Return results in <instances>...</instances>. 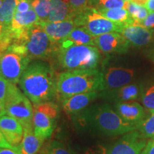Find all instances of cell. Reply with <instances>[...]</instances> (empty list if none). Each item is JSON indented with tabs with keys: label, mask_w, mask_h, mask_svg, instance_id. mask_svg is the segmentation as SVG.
Returning a JSON list of instances; mask_svg holds the SVG:
<instances>
[{
	"label": "cell",
	"mask_w": 154,
	"mask_h": 154,
	"mask_svg": "<svg viewBox=\"0 0 154 154\" xmlns=\"http://www.w3.org/2000/svg\"><path fill=\"white\" fill-rule=\"evenodd\" d=\"M57 75L47 63L35 61L25 69L19 85L24 94L34 104L51 101L56 97Z\"/></svg>",
	"instance_id": "6da1fadb"
},
{
	"label": "cell",
	"mask_w": 154,
	"mask_h": 154,
	"mask_svg": "<svg viewBox=\"0 0 154 154\" xmlns=\"http://www.w3.org/2000/svg\"><path fill=\"white\" fill-rule=\"evenodd\" d=\"M75 121L81 126L92 127L106 136L126 134L138 129L141 123V121L132 122L124 120L107 104L90 108L83 112L81 111L76 114Z\"/></svg>",
	"instance_id": "7a4b0ae2"
},
{
	"label": "cell",
	"mask_w": 154,
	"mask_h": 154,
	"mask_svg": "<svg viewBox=\"0 0 154 154\" xmlns=\"http://www.w3.org/2000/svg\"><path fill=\"white\" fill-rule=\"evenodd\" d=\"M103 72L97 69L61 72L57 76L56 98L62 101L75 94L101 91Z\"/></svg>",
	"instance_id": "3957f363"
},
{
	"label": "cell",
	"mask_w": 154,
	"mask_h": 154,
	"mask_svg": "<svg viewBox=\"0 0 154 154\" xmlns=\"http://www.w3.org/2000/svg\"><path fill=\"white\" fill-rule=\"evenodd\" d=\"M54 57L66 72L96 69L100 61L99 49L89 45H59Z\"/></svg>",
	"instance_id": "277c9868"
},
{
	"label": "cell",
	"mask_w": 154,
	"mask_h": 154,
	"mask_svg": "<svg viewBox=\"0 0 154 154\" xmlns=\"http://www.w3.org/2000/svg\"><path fill=\"white\" fill-rule=\"evenodd\" d=\"M13 43L22 45L30 60L47 59L54 57L59 47V44L50 39L38 24L25 31Z\"/></svg>",
	"instance_id": "5b68a950"
},
{
	"label": "cell",
	"mask_w": 154,
	"mask_h": 154,
	"mask_svg": "<svg viewBox=\"0 0 154 154\" xmlns=\"http://www.w3.org/2000/svg\"><path fill=\"white\" fill-rule=\"evenodd\" d=\"M5 113L17 119L23 128L33 126L34 109L28 97L11 83L6 98Z\"/></svg>",
	"instance_id": "8992f818"
},
{
	"label": "cell",
	"mask_w": 154,
	"mask_h": 154,
	"mask_svg": "<svg viewBox=\"0 0 154 154\" xmlns=\"http://www.w3.org/2000/svg\"><path fill=\"white\" fill-rule=\"evenodd\" d=\"M77 26H83L94 36L110 32L121 33L126 24L113 22L100 14L96 9L88 8L74 18Z\"/></svg>",
	"instance_id": "52a82bcc"
},
{
	"label": "cell",
	"mask_w": 154,
	"mask_h": 154,
	"mask_svg": "<svg viewBox=\"0 0 154 154\" xmlns=\"http://www.w3.org/2000/svg\"><path fill=\"white\" fill-rule=\"evenodd\" d=\"M33 109L34 134L44 140L47 139L54 130L59 108L55 103L49 101L34 104Z\"/></svg>",
	"instance_id": "ba28073f"
},
{
	"label": "cell",
	"mask_w": 154,
	"mask_h": 154,
	"mask_svg": "<svg viewBox=\"0 0 154 154\" xmlns=\"http://www.w3.org/2000/svg\"><path fill=\"white\" fill-rule=\"evenodd\" d=\"M30 61L26 55L8 48L0 56V75L12 84H18Z\"/></svg>",
	"instance_id": "9c48e42d"
},
{
	"label": "cell",
	"mask_w": 154,
	"mask_h": 154,
	"mask_svg": "<svg viewBox=\"0 0 154 154\" xmlns=\"http://www.w3.org/2000/svg\"><path fill=\"white\" fill-rule=\"evenodd\" d=\"M146 138L135 130L124 135L120 139L107 148L101 147L103 154H141L145 147Z\"/></svg>",
	"instance_id": "30bf717a"
},
{
	"label": "cell",
	"mask_w": 154,
	"mask_h": 154,
	"mask_svg": "<svg viewBox=\"0 0 154 154\" xmlns=\"http://www.w3.org/2000/svg\"><path fill=\"white\" fill-rule=\"evenodd\" d=\"M95 47L105 54H124L128 51L130 43L119 32H110L94 36Z\"/></svg>",
	"instance_id": "8fae6325"
},
{
	"label": "cell",
	"mask_w": 154,
	"mask_h": 154,
	"mask_svg": "<svg viewBox=\"0 0 154 154\" xmlns=\"http://www.w3.org/2000/svg\"><path fill=\"white\" fill-rule=\"evenodd\" d=\"M134 76V69L123 67H109L105 72H103L102 91L116 89L127 85L131 82Z\"/></svg>",
	"instance_id": "7c38bea8"
},
{
	"label": "cell",
	"mask_w": 154,
	"mask_h": 154,
	"mask_svg": "<svg viewBox=\"0 0 154 154\" xmlns=\"http://www.w3.org/2000/svg\"><path fill=\"white\" fill-rule=\"evenodd\" d=\"M0 131L11 146L18 148L24 136V128L17 119L5 112L2 113L0 114Z\"/></svg>",
	"instance_id": "4fadbf2b"
},
{
	"label": "cell",
	"mask_w": 154,
	"mask_h": 154,
	"mask_svg": "<svg viewBox=\"0 0 154 154\" xmlns=\"http://www.w3.org/2000/svg\"><path fill=\"white\" fill-rule=\"evenodd\" d=\"M38 24L47 33L50 39L57 44H61L66 39L72 30L77 26L74 19L58 22L39 21Z\"/></svg>",
	"instance_id": "5bb4252c"
},
{
	"label": "cell",
	"mask_w": 154,
	"mask_h": 154,
	"mask_svg": "<svg viewBox=\"0 0 154 154\" xmlns=\"http://www.w3.org/2000/svg\"><path fill=\"white\" fill-rule=\"evenodd\" d=\"M99 96L98 91L75 94L61 101V107L65 113L76 115L84 110L87 106Z\"/></svg>",
	"instance_id": "9a60e30c"
},
{
	"label": "cell",
	"mask_w": 154,
	"mask_h": 154,
	"mask_svg": "<svg viewBox=\"0 0 154 154\" xmlns=\"http://www.w3.org/2000/svg\"><path fill=\"white\" fill-rule=\"evenodd\" d=\"M39 21L40 19L33 7L24 13L16 11L10 26L13 42L18 38L25 31L38 24Z\"/></svg>",
	"instance_id": "2e32d148"
},
{
	"label": "cell",
	"mask_w": 154,
	"mask_h": 154,
	"mask_svg": "<svg viewBox=\"0 0 154 154\" xmlns=\"http://www.w3.org/2000/svg\"><path fill=\"white\" fill-rule=\"evenodd\" d=\"M121 34L136 47L148 45L153 38L152 29L136 24H126Z\"/></svg>",
	"instance_id": "e0dca14e"
},
{
	"label": "cell",
	"mask_w": 154,
	"mask_h": 154,
	"mask_svg": "<svg viewBox=\"0 0 154 154\" xmlns=\"http://www.w3.org/2000/svg\"><path fill=\"white\" fill-rule=\"evenodd\" d=\"M140 93V87L136 84H127L116 89L102 91L101 97L118 102L128 101L136 99Z\"/></svg>",
	"instance_id": "ac0fdd59"
},
{
	"label": "cell",
	"mask_w": 154,
	"mask_h": 154,
	"mask_svg": "<svg viewBox=\"0 0 154 154\" xmlns=\"http://www.w3.org/2000/svg\"><path fill=\"white\" fill-rule=\"evenodd\" d=\"M51 11L47 22H62L74 19L76 17L69 0H51Z\"/></svg>",
	"instance_id": "d6986e66"
},
{
	"label": "cell",
	"mask_w": 154,
	"mask_h": 154,
	"mask_svg": "<svg viewBox=\"0 0 154 154\" xmlns=\"http://www.w3.org/2000/svg\"><path fill=\"white\" fill-rule=\"evenodd\" d=\"M115 110L124 120L138 122L143 120L145 116L143 107L138 102H118L115 105Z\"/></svg>",
	"instance_id": "ffe728a7"
},
{
	"label": "cell",
	"mask_w": 154,
	"mask_h": 154,
	"mask_svg": "<svg viewBox=\"0 0 154 154\" xmlns=\"http://www.w3.org/2000/svg\"><path fill=\"white\" fill-rule=\"evenodd\" d=\"M44 140L34 134L33 126L24 128V136L18 146L20 154H36L41 149Z\"/></svg>",
	"instance_id": "44dd1931"
},
{
	"label": "cell",
	"mask_w": 154,
	"mask_h": 154,
	"mask_svg": "<svg viewBox=\"0 0 154 154\" xmlns=\"http://www.w3.org/2000/svg\"><path fill=\"white\" fill-rule=\"evenodd\" d=\"M72 44L77 45H89L95 47L94 36H92L85 28L83 26H76L69 34L66 39L63 40L59 45L67 46Z\"/></svg>",
	"instance_id": "7402d4cb"
},
{
	"label": "cell",
	"mask_w": 154,
	"mask_h": 154,
	"mask_svg": "<svg viewBox=\"0 0 154 154\" xmlns=\"http://www.w3.org/2000/svg\"><path fill=\"white\" fill-rule=\"evenodd\" d=\"M96 10L102 16L113 22L124 23L126 24H133L134 22V20L126 9H98Z\"/></svg>",
	"instance_id": "603a6c76"
},
{
	"label": "cell",
	"mask_w": 154,
	"mask_h": 154,
	"mask_svg": "<svg viewBox=\"0 0 154 154\" xmlns=\"http://www.w3.org/2000/svg\"><path fill=\"white\" fill-rule=\"evenodd\" d=\"M17 0H4L0 7V22L10 27L16 12Z\"/></svg>",
	"instance_id": "cb8c5ba5"
},
{
	"label": "cell",
	"mask_w": 154,
	"mask_h": 154,
	"mask_svg": "<svg viewBox=\"0 0 154 154\" xmlns=\"http://www.w3.org/2000/svg\"><path fill=\"white\" fill-rule=\"evenodd\" d=\"M31 5L40 21H47L51 11V0H30Z\"/></svg>",
	"instance_id": "d4e9b609"
},
{
	"label": "cell",
	"mask_w": 154,
	"mask_h": 154,
	"mask_svg": "<svg viewBox=\"0 0 154 154\" xmlns=\"http://www.w3.org/2000/svg\"><path fill=\"white\" fill-rule=\"evenodd\" d=\"M125 9L128 10L131 17L134 20V22L143 20L149 15V13L145 7L138 5L137 4L132 2H126Z\"/></svg>",
	"instance_id": "484cf974"
},
{
	"label": "cell",
	"mask_w": 154,
	"mask_h": 154,
	"mask_svg": "<svg viewBox=\"0 0 154 154\" xmlns=\"http://www.w3.org/2000/svg\"><path fill=\"white\" fill-rule=\"evenodd\" d=\"M76 153L66 144L59 140H53L48 143L41 154H75Z\"/></svg>",
	"instance_id": "4316f807"
},
{
	"label": "cell",
	"mask_w": 154,
	"mask_h": 154,
	"mask_svg": "<svg viewBox=\"0 0 154 154\" xmlns=\"http://www.w3.org/2000/svg\"><path fill=\"white\" fill-rule=\"evenodd\" d=\"M138 130L144 138H154V112L151 113L147 119L141 121Z\"/></svg>",
	"instance_id": "83f0119b"
},
{
	"label": "cell",
	"mask_w": 154,
	"mask_h": 154,
	"mask_svg": "<svg viewBox=\"0 0 154 154\" xmlns=\"http://www.w3.org/2000/svg\"><path fill=\"white\" fill-rule=\"evenodd\" d=\"M142 101L146 110L150 113L154 112V85L150 86L144 91Z\"/></svg>",
	"instance_id": "f1b7e54d"
},
{
	"label": "cell",
	"mask_w": 154,
	"mask_h": 154,
	"mask_svg": "<svg viewBox=\"0 0 154 154\" xmlns=\"http://www.w3.org/2000/svg\"><path fill=\"white\" fill-rule=\"evenodd\" d=\"M98 9H121L126 7L124 0H98Z\"/></svg>",
	"instance_id": "f546056e"
},
{
	"label": "cell",
	"mask_w": 154,
	"mask_h": 154,
	"mask_svg": "<svg viewBox=\"0 0 154 154\" xmlns=\"http://www.w3.org/2000/svg\"><path fill=\"white\" fill-rule=\"evenodd\" d=\"M13 38L11 29L0 22V43H2L9 47L12 44Z\"/></svg>",
	"instance_id": "4dcf8cb0"
},
{
	"label": "cell",
	"mask_w": 154,
	"mask_h": 154,
	"mask_svg": "<svg viewBox=\"0 0 154 154\" xmlns=\"http://www.w3.org/2000/svg\"><path fill=\"white\" fill-rule=\"evenodd\" d=\"M89 0H69L71 6L77 15L82 14L87 9Z\"/></svg>",
	"instance_id": "1f68e13d"
},
{
	"label": "cell",
	"mask_w": 154,
	"mask_h": 154,
	"mask_svg": "<svg viewBox=\"0 0 154 154\" xmlns=\"http://www.w3.org/2000/svg\"><path fill=\"white\" fill-rule=\"evenodd\" d=\"M11 82L6 80L4 77L0 75V102L5 105L6 98L8 94Z\"/></svg>",
	"instance_id": "d6a6232c"
},
{
	"label": "cell",
	"mask_w": 154,
	"mask_h": 154,
	"mask_svg": "<svg viewBox=\"0 0 154 154\" xmlns=\"http://www.w3.org/2000/svg\"><path fill=\"white\" fill-rule=\"evenodd\" d=\"M133 24L139 25V26H143V27L149 29H153L154 28V12L149 13V15L143 20L134 22Z\"/></svg>",
	"instance_id": "836d02e7"
},
{
	"label": "cell",
	"mask_w": 154,
	"mask_h": 154,
	"mask_svg": "<svg viewBox=\"0 0 154 154\" xmlns=\"http://www.w3.org/2000/svg\"><path fill=\"white\" fill-rule=\"evenodd\" d=\"M32 8L30 0H17L16 11L24 13Z\"/></svg>",
	"instance_id": "e575fe53"
},
{
	"label": "cell",
	"mask_w": 154,
	"mask_h": 154,
	"mask_svg": "<svg viewBox=\"0 0 154 154\" xmlns=\"http://www.w3.org/2000/svg\"><path fill=\"white\" fill-rule=\"evenodd\" d=\"M141 154H154V138L146 143Z\"/></svg>",
	"instance_id": "d590c367"
},
{
	"label": "cell",
	"mask_w": 154,
	"mask_h": 154,
	"mask_svg": "<svg viewBox=\"0 0 154 154\" xmlns=\"http://www.w3.org/2000/svg\"><path fill=\"white\" fill-rule=\"evenodd\" d=\"M0 148H8V149H13L15 150H18V148L14 147L7 141L1 131H0ZM19 151V150H18Z\"/></svg>",
	"instance_id": "8d00e7d4"
},
{
	"label": "cell",
	"mask_w": 154,
	"mask_h": 154,
	"mask_svg": "<svg viewBox=\"0 0 154 154\" xmlns=\"http://www.w3.org/2000/svg\"><path fill=\"white\" fill-rule=\"evenodd\" d=\"M0 154H20L18 150L8 148H0Z\"/></svg>",
	"instance_id": "74e56055"
},
{
	"label": "cell",
	"mask_w": 154,
	"mask_h": 154,
	"mask_svg": "<svg viewBox=\"0 0 154 154\" xmlns=\"http://www.w3.org/2000/svg\"><path fill=\"white\" fill-rule=\"evenodd\" d=\"M144 6L149 13L154 12V0H148Z\"/></svg>",
	"instance_id": "f35d334b"
},
{
	"label": "cell",
	"mask_w": 154,
	"mask_h": 154,
	"mask_svg": "<svg viewBox=\"0 0 154 154\" xmlns=\"http://www.w3.org/2000/svg\"><path fill=\"white\" fill-rule=\"evenodd\" d=\"M148 0H131V2H134L135 4H137L138 5H141V6H144L145 4L146 3Z\"/></svg>",
	"instance_id": "ab89813d"
},
{
	"label": "cell",
	"mask_w": 154,
	"mask_h": 154,
	"mask_svg": "<svg viewBox=\"0 0 154 154\" xmlns=\"http://www.w3.org/2000/svg\"><path fill=\"white\" fill-rule=\"evenodd\" d=\"M75 154H77V153H75ZM82 154H103L102 153V149L101 147H100L99 150H98V151H86L85 153H82Z\"/></svg>",
	"instance_id": "60d3db41"
},
{
	"label": "cell",
	"mask_w": 154,
	"mask_h": 154,
	"mask_svg": "<svg viewBox=\"0 0 154 154\" xmlns=\"http://www.w3.org/2000/svg\"><path fill=\"white\" fill-rule=\"evenodd\" d=\"M5 105H4L2 103H1V102H0V114H1L2 113L5 112Z\"/></svg>",
	"instance_id": "b9f144b4"
},
{
	"label": "cell",
	"mask_w": 154,
	"mask_h": 154,
	"mask_svg": "<svg viewBox=\"0 0 154 154\" xmlns=\"http://www.w3.org/2000/svg\"><path fill=\"white\" fill-rule=\"evenodd\" d=\"M3 2H4V0H0V7H1L2 5Z\"/></svg>",
	"instance_id": "7bdbcfd3"
},
{
	"label": "cell",
	"mask_w": 154,
	"mask_h": 154,
	"mask_svg": "<svg viewBox=\"0 0 154 154\" xmlns=\"http://www.w3.org/2000/svg\"><path fill=\"white\" fill-rule=\"evenodd\" d=\"M152 54H153V61H154V50L153 51V53H152Z\"/></svg>",
	"instance_id": "ee69618b"
},
{
	"label": "cell",
	"mask_w": 154,
	"mask_h": 154,
	"mask_svg": "<svg viewBox=\"0 0 154 154\" xmlns=\"http://www.w3.org/2000/svg\"><path fill=\"white\" fill-rule=\"evenodd\" d=\"M152 32H153V38H154V28L152 29Z\"/></svg>",
	"instance_id": "f6af8a7d"
},
{
	"label": "cell",
	"mask_w": 154,
	"mask_h": 154,
	"mask_svg": "<svg viewBox=\"0 0 154 154\" xmlns=\"http://www.w3.org/2000/svg\"><path fill=\"white\" fill-rule=\"evenodd\" d=\"M125 2H131V0H124Z\"/></svg>",
	"instance_id": "bcb514c9"
},
{
	"label": "cell",
	"mask_w": 154,
	"mask_h": 154,
	"mask_svg": "<svg viewBox=\"0 0 154 154\" xmlns=\"http://www.w3.org/2000/svg\"></svg>",
	"instance_id": "7dc6e473"
}]
</instances>
